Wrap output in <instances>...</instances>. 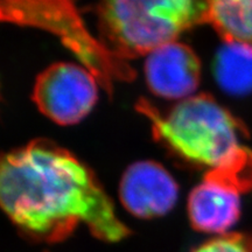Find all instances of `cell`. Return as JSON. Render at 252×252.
I'll list each match as a JSON object with an SVG mask.
<instances>
[{"label": "cell", "instance_id": "obj_11", "mask_svg": "<svg viewBox=\"0 0 252 252\" xmlns=\"http://www.w3.org/2000/svg\"><path fill=\"white\" fill-rule=\"evenodd\" d=\"M193 252H252V238L241 234L222 235L200 245Z\"/></svg>", "mask_w": 252, "mask_h": 252}, {"label": "cell", "instance_id": "obj_2", "mask_svg": "<svg viewBox=\"0 0 252 252\" xmlns=\"http://www.w3.org/2000/svg\"><path fill=\"white\" fill-rule=\"evenodd\" d=\"M137 110L154 138L187 161L207 167L206 175L238 191L252 188V150L241 141L243 125L208 94L181 100L167 115L145 99Z\"/></svg>", "mask_w": 252, "mask_h": 252}, {"label": "cell", "instance_id": "obj_8", "mask_svg": "<svg viewBox=\"0 0 252 252\" xmlns=\"http://www.w3.org/2000/svg\"><path fill=\"white\" fill-rule=\"evenodd\" d=\"M239 194L241 191L231 186L204 176L188 197L191 226L206 234H224L239 219Z\"/></svg>", "mask_w": 252, "mask_h": 252}, {"label": "cell", "instance_id": "obj_10", "mask_svg": "<svg viewBox=\"0 0 252 252\" xmlns=\"http://www.w3.org/2000/svg\"><path fill=\"white\" fill-rule=\"evenodd\" d=\"M217 83L229 94L252 90V49L238 43L224 42L214 62Z\"/></svg>", "mask_w": 252, "mask_h": 252}, {"label": "cell", "instance_id": "obj_7", "mask_svg": "<svg viewBox=\"0 0 252 252\" xmlns=\"http://www.w3.org/2000/svg\"><path fill=\"white\" fill-rule=\"evenodd\" d=\"M144 70L150 90L168 99L191 97L201 80V61L196 53L178 41L151 52Z\"/></svg>", "mask_w": 252, "mask_h": 252}, {"label": "cell", "instance_id": "obj_4", "mask_svg": "<svg viewBox=\"0 0 252 252\" xmlns=\"http://www.w3.org/2000/svg\"><path fill=\"white\" fill-rule=\"evenodd\" d=\"M2 20L49 31L77 56L82 65L111 94L115 81H132L135 71L94 39L84 26L77 9L68 1H2Z\"/></svg>", "mask_w": 252, "mask_h": 252}, {"label": "cell", "instance_id": "obj_6", "mask_svg": "<svg viewBox=\"0 0 252 252\" xmlns=\"http://www.w3.org/2000/svg\"><path fill=\"white\" fill-rule=\"evenodd\" d=\"M179 187L165 167L144 160L132 163L122 176L119 198L128 213L139 219L166 215L175 206Z\"/></svg>", "mask_w": 252, "mask_h": 252}, {"label": "cell", "instance_id": "obj_9", "mask_svg": "<svg viewBox=\"0 0 252 252\" xmlns=\"http://www.w3.org/2000/svg\"><path fill=\"white\" fill-rule=\"evenodd\" d=\"M208 24L224 42L252 49V0H213Z\"/></svg>", "mask_w": 252, "mask_h": 252}, {"label": "cell", "instance_id": "obj_1", "mask_svg": "<svg viewBox=\"0 0 252 252\" xmlns=\"http://www.w3.org/2000/svg\"><path fill=\"white\" fill-rule=\"evenodd\" d=\"M0 203L21 234L43 243H60L80 225L109 243L130 235L93 172L49 140H33L2 157Z\"/></svg>", "mask_w": 252, "mask_h": 252}, {"label": "cell", "instance_id": "obj_5", "mask_svg": "<svg viewBox=\"0 0 252 252\" xmlns=\"http://www.w3.org/2000/svg\"><path fill=\"white\" fill-rule=\"evenodd\" d=\"M98 81L83 65L60 62L37 75L32 99L40 112L60 125L81 122L98 96Z\"/></svg>", "mask_w": 252, "mask_h": 252}, {"label": "cell", "instance_id": "obj_3", "mask_svg": "<svg viewBox=\"0 0 252 252\" xmlns=\"http://www.w3.org/2000/svg\"><path fill=\"white\" fill-rule=\"evenodd\" d=\"M210 1L110 0L97 5L100 42L126 61L174 42L185 31L208 24Z\"/></svg>", "mask_w": 252, "mask_h": 252}]
</instances>
